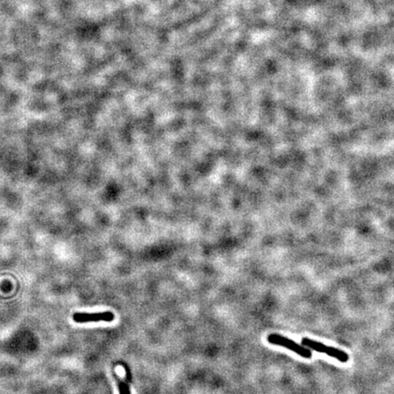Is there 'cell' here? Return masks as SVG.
I'll use <instances>...</instances> for the list:
<instances>
[{"label":"cell","mask_w":394,"mask_h":394,"mask_svg":"<svg viewBox=\"0 0 394 394\" xmlns=\"http://www.w3.org/2000/svg\"><path fill=\"white\" fill-rule=\"evenodd\" d=\"M268 341L271 344L277 345V346L285 347V348L292 351L294 353L299 354L303 358H311V356H312V353H311L309 349L304 348V347L299 345L298 343H296L295 341H291V340H289L287 338H285V337H283L281 335H269L268 336Z\"/></svg>","instance_id":"obj_1"},{"label":"cell","mask_w":394,"mask_h":394,"mask_svg":"<svg viewBox=\"0 0 394 394\" xmlns=\"http://www.w3.org/2000/svg\"><path fill=\"white\" fill-rule=\"evenodd\" d=\"M302 344L304 346L310 348L311 350L317 352V353H325L330 357L337 358L341 362H347L349 360V355L346 353L340 351L338 349H335L332 347H328L324 345L320 342L317 341H311L310 339L304 338L302 339Z\"/></svg>","instance_id":"obj_2"},{"label":"cell","mask_w":394,"mask_h":394,"mask_svg":"<svg viewBox=\"0 0 394 394\" xmlns=\"http://www.w3.org/2000/svg\"><path fill=\"white\" fill-rule=\"evenodd\" d=\"M114 314L111 311L87 313V312H76L73 314V320L77 323L99 322L105 321L111 322L114 319Z\"/></svg>","instance_id":"obj_3"},{"label":"cell","mask_w":394,"mask_h":394,"mask_svg":"<svg viewBox=\"0 0 394 394\" xmlns=\"http://www.w3.org/2000/svg\"><path fill=\"white\" fill-rule=\"evenodd\" d=\"M119 394H131L128 385L122 381H119Z\"/></svg>","instance_id":"obj_4"}]
</instances>
